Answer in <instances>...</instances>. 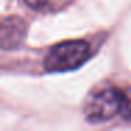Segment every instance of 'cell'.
Wrapping results in <instances>:
<instances>
[{"label": "cell", "mask_w": 131, "mask_h": 131, "mask_svg": "<svg viewBox=\"0 0 131 131\" xmlns=\"http://www.w3.org/2000/svg\"><path fill=\"white\" fill-rule=\"evenodd\" d=\"M92 57V45L86 41L75 40L57 44L44 59L47 72H69L82 66Z\"/></svg>", "instance_id": "cell-1"}, {"label": "cell", "mask_w": 131, "mask_h": 131, "mask_svg": "<svg viewBox=\"0 0 131 131\" xmlns=\"http://www.w3.org/2000/svg\"><path fill=\"white\" fill-rule=\"evenodd\" d=\"M121 102V89L104 88L102 90H97L89 99L85 107V116L90 123L108 121L120 114Z\"/></svg>", "instance_id": "cell-2"}, {"label": "cell", "mask_w": 131, "mask_h": 131, "mask_svg": "<svg viewBox=\"0 0 131 131\" xmlns=\"http://www.w3.org/2000/svg\"><path fill=\"white\" fill-rule=\"evenodd\" d=\"M26 23L18 17L0 20V49H14L26 38Z\"/></svg>", "instance_id": "cell-3"}, {"label": "cell", "mask_w": 131, "mask_h": 131, "mask_svg": "<svg viewBox=\"0 0 131 131\" xmlns=\"http://www.w3.org/2000/svg\"><path fill=\"white\" fill-rule=\"evenodd\" d=\"M121 110H120V116L125 120V121H131V88L121 89Z\"/></svg>", "instance_id": "cell-4"}, {"label": "cell", "mask_w": 131, "mask_h": 131, "mask_svg": "<svg viewBox=\"0 0 131 131\" xmlns=\"http://www.w3.org/2000/svg\"><path fill=\"white\" fill-rule=\"evenodd\" d=\"M24 2L34 10H41L48 4V0H24Z\"/></svg>", "instance_id": "cell-5"}]
</instances>
